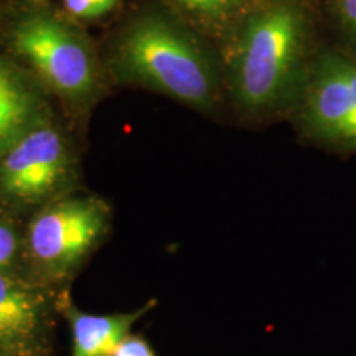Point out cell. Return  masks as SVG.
<instances>
[{"label": "cell", "instance_id": "6da1fadb", "mask_svg": "<svg viewBox=\"0 0 356 356\" xmlns=\"http://www.w3.org/2000/svg\"><path fill=\"white\" fill-rule=\"evenodd\" d=\"M309 24L293 0H274L256 10L236 40L231 84L246 111L279 106L299 81L307 51Z\"/></svg>", "mask_w": 356, "mask_h": 356}, {"label": "cell", "instance_id": "7a4b0ae2", "mask_svg": "<svg viewBox=\"0 0 356 356\" xmlns=\"http://www.w3.org/2000/svg\"><path fill=\"white\" fill-rule=\"evenodd\" d=\"M115 65L126 79L191 108L215 104L216 78L208 56L185 30L162 17H144L129 26L115 50Z\"/></svg>", "mask_w": 356, "mask_h": 356}, {"label": "cell", "instance_id": "3957f363", "mask_svg": "<svg viewBox=\"0 0 356 356\" xmlns=\"http://www.w3.org/2000/svg\"><path fill=\"white\" fill-rule=\"evenodd\" d=\"M12 47L38 76L68 99H84L96 88L91 47L81 33L48 13H30L13 25Z\"/></svg>", "mask_w": 356, "mask_h": 356}, {"label": "cell", "instance_id": "277c9868", "mask_svg": "<svg viewBox=\"0 0 356 356\" xmlns=\"http://www.w3.org/2000/svg\"><path fill=\"white\" fill-rule=\"evenodd\" d=\"M106 225L108 208L99 200H61L30 222L26 236L30 256L47 273H68L97 243Z\"/></svg>", "mask_w": 356, "mask_h": 356}, {"label": "cell", "instance_id": "5b68a950", "mask_svg": "<svg viewBox=\"0 0 356 356\" xmlns=\"http://www.w3.org/2000/svg\"><path fill=\"white\" fill-rule=\"evenodd\" d=\"M305 129L318 140L356 150V58L325 53L305 86Z\"/></svg>", "mask_w": 356, "mask_h": 356}, {"label": "cell", "instance_id": "8992f818", "mask_svg": "<svg viewBox=\"0 0 356 356\" xmlns=\"http://www.w3.org/2000/svg\"><path fill=\"white\" fill-rule=\"evenodd\" d=\"M0 154V188L19 202L50 197L68 170L65 139L50 126L32 124Z\"/></svg>", "mask_w": 356, "mask_h": 356}, {"label": "cell", "instance_id": "52a82bcc", "mask_svg": "<svg viewBox=\"0 0 356 356\" xmlns=\"http://www.w3.org/2000/svg\"><path fill=\"white\" fill-rule=\"evenodd\" d=\"M48 328V309L42 297L0 273V345L33 353Z\"/></svg>", "mask_w": 356, "mask_h": 356}, {"label": "cell", "instance_id": "ba28073f", "mask_svg": "<svg viewBox=\"0 0 356 356\" xmlns=\"http://www.w3.org/2000/svg\"><path fill=\"white\" fill-rule=\"evenodd\" d=\"M154 302L127 314L96 315L65 304L63 314L71 330V356H111L119 343L131 333L132 325L145 314Z\"/></svg>", "mask_w": 356, "mask_h": 356}, {"label": "cell", "instance_id": "9c48e42d", "mask_svg": "<svg viewBox=\"0 0 356 356\" xmlns=\"http://www.w3.org/2000/svg\"><path fill=\"white\" fill-rule=\"evenodd\" d=\"M0 108H33V97L17 73L0 60Z\"/></svg>", "mask_w": 356, "mask_h": 356}, {"label": "cell", "instance_id": "30bf717a", "mask_svg": "<svg viewBox=\"0 0 356 356\" xmlns=\"http://www.w3.org/2000/svg\"><path fill=\"white\" fill-rule=\"evenodd\" d=\"M33 108H0V152L32 126Z\"/></svg>", "mask_w": 356, "mask_h": 356}, {"label": "cell", "instance_id": "8fae6325", "mask_svg": "<svg viewBox=\"0 0 356 356\" xmlns=\"http://www.w3.org/2000/svg\"><path fill=\"white\" fill-rule=\"evenodd\" d=\"M178 6L210 20H225L243 7L244 0H173Z\"/></svg>", "mask_w": 356, "mask_h": 356}, {"label": "cell", "instance_id": "7c38bea8", "mask_svg": "<svg viewBox=\"0 0 356 356\" xmlns=\"http://www.w3.org/2000/svg\"><path fill=\"white\" fill-rule=\"evenodd\" d=\"M65 8L78 19H97L113 10L119 0H63Z\"/></svg>", "mask_w": 356, "mask_h": 356}, {"label": "cell", "instance_id": "4fadbf2b", "mask_svg": "<svg viewBox=\"0 0 356 356\" xmlns=\"http://www.w3.org/2000/svg\"><path fill=\"white\" fill-rule=\"evenodd\" d=\"M111 356H157V353L144 337L129 333Z\"/></svg>", "mask_w": 356, "mask_h": 356}, {"label": "cell", "instance_id": "5bb4252c", "mask_svg": "<svg viewBox=\"0 0 356 356\" xmlns=\"http://www.w3.org/2000/svg\"><path fill=\"white\" fill-rule=\"evenodd\" d=\"M17 251V236L8 225L0 222V267L10 264Z\"/></svg>", "mask_w": 356, "mask_h": 356}, {"label": "cell", "instance_id": "9a60e30c", "mask_svg": "<svg viewBox=\"0 0 356 356\" xmlns=\"http://www.w3.org/2000/svg\"><path fill=\"white\" fill-rule=\"evenodd\" d=\"M335 10L345 29L356 37V0H335Z\"/></svg>", "mask_w": 356, "mask_h": 356}, {"label": "cell", "instance_id": "2e32d148", "mask_svg": "<svg viewBox=\"0 0 356 356\" xmlns=\"http://www.w3.org/2000/svg\"><path fill=\"white\" fill-rule=\"evenodd\" d=\"M2 350H3V346H2V345H0V355H2Z\"/></svg>", "mask_w": 356, "mask_h": 356}, {"label": "cell", "instance_id": "e0dca14e", "mask_svg": "<svg viewBox=\"0 0 356 356\" xmlns=\"http://www.w3.org/2000/svg\"><path fill=\"white\" fill-rule=\"evenodd\" d=\"M33 2H42V0H33Z\"/></svg>", "mask_w": 356, "mask_h": 356}]
</instances>
